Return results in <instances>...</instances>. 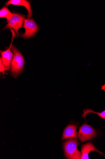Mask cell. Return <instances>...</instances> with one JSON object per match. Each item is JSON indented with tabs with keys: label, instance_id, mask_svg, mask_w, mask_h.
<instances>
[{
	"label": "cell",
	"instance_id": "obj_9",
	"mask_svg": "<svg viewBox=\"0 0 105 159\" xmlns=\"http://www.w3.org/2000/svg\"><path fill=\"white\" fill-rule=\"evenodd\" d=\"M2 60L4 67L6 70H9L11 68V63L13 56L11 52L10 46L6 51H1Z\"/></svg>",
	"mask_w": 105,
	"mask_h": 159
},
{
	"label": "cell",
	"instance_id": "obj_12",
	"mask_svg": "<svg viewBox=\"0 0 105 159\" xmlns=\"http://www.w3.org/2000/svg\"><path fill=\"white\" fill-rule=\"evenodd\" d=\"M0 67H1V69H0V71L1 73H2L3 75L4 76L5 74V71L6 70L5 67H4L2 60V57H1V60H0Z\"/></svg>",
	"mask_w": 105,
	"mask_h": 159
},
{
	"label": "cell",
	"instance_id": "obj_2",
	"mask_svg": "<svg viewBox=\"0 0 105 159\" xmlns=\"http://www.w3.org/2000/svg\"><path fill=\"white\" fill-rule=\"evenodd\" d=\"M77 138L69 139L63 143L65 157L69 159H81V153L78 150L79 144Z\"/></svg>",
	"mask_w": 105,
	"mask_h": 159
},
{
	"label": "cell",
	"instance_id": "obj_7",
	"mask_svg": "<svg viewBox=\"0 0 105 159\" xmlns=\"http://www.w3.org/2000/svg\"><path fill=\"white\" fill-rule=\"evenodd\" d=\"M78 125L74 124L68 125L64 129L61 140L71 138H77L78 134L77 131Z\"/></svg>",
	"mask_w": 105,
	"mask_h": 159
},
{
	"label": "cell",
	"instance_id": "obj_8",
	"mask_svg": "<svg viewBox=\"0 0 105 159\" xmlns=\"http://www.w3.org/2000/svg\"><path fill=\"white\" fill-rule=\"evenodd\" d=\"M81 148V159H88V154L91 151L95 152L104 155L103 154L98 150L91 142L83 144Z\"/></svg>",
	"mask_w": 105,
	"mask_h": 159
},
{
	"label": "cell",
	"instance_id": "obj_1",
	"mask_svg": "<svg viewBox=\"0 0 105 159\" xmlns=\"http://www.w3.org/2000/svg\"><path fill=\"white\" fill-rule=\"evenodd\" d=\"M13 56L11 63L10 74L16 79L20 75L24 66V58L19 50L13 45H10Z\"/></svg>",
	"mask_w": 105,
	"mask_h": 159
},
{
	"label": "cell",
	"instance_id": "obj_5",
	"mask_svg": "<svg viewBox=\"0 0 105 159\" xmlns=\"http://www.w3.org/2000/svg\"><path fill=\"white\" fill-rule=\"evenodd\" d=\"M23 27L25 29V32L22 34L21 36L25 39L33 37L39 30V27L33 19H25Z\"/></svg>",
	"mask_w": 105,
	"mask_h": 159
},
{
	"label": "cell",
	"instance_id": "obj_3",
	"mask_svg": "<svg viewBox=\"0 0 105 159\" xmlns=\"http://www.w3.org/2000/svg\"><path fill=\"white\" fill-rule=\"evenodd\" d=\"M78 138L81 142H84L95 138L97 135V132L91 126L84 124L79 128Z\"/></svg>",
	"mask_w": 105,
	"mask_h": 159
},
{
	"label": "cell",
	"instance_id": "obj_4",
	"mask_svg": "<svg viewBox=\"0 0 105 159\" xmlns=\"http://www.w3.org/2000/svg\"><path fill=\"white\" fill-rule=\"evenodd\" d=\"M25 17L20 14L13 13V15L8 22V24L4 28L3 30L7 29H13L16 32L17 37L19 36V30L24 22Z\"/></svg>",
	"mask_w": 105,
	"mask_h": 159
},
{
	"label": "cell",
	"instance_id": "obj_11",
	"mask_svg": "<svg viewBox=\"0 0 105 159\" xmlns=\"http://www.w3.org/2000/svg\"><path fill=\"white\" fill-rule=\"evenodd\" d=\"M89 113H94L97 114L99 117L105 120V110L102 112H98L95 111L91 109L87 108L83 110V114L82 116V117L84 118L86 120V115Z\"/></svg>",
	"mask_w": 105,
	"mask_h": 159
},
{
	"label": "cell",
	"instance_id": "obj_10",
	"mask_svg": "<svg viewBox=\"0 0 105 159\" xmlns=\"http://www.w3.org/2000/svg\"><path fill=\"white\" fill-rule=\"evenodd\" d=\"M13 15V13L11 12L8 8L6 7H4L0 11V17L6 18L8 22Z\"/></svg>",
	"mask_w": 105,
	"mask_h": 159
},
{
	"label": "cell",
	"instance_id": "obj_6",
	"mask_svg": "<svg viewBox=\"0 0 105 159\" xmlns=\"http://www.w3.org/2000/svg\"><path fill=\"white\" fill-rule=\"evenodd\" d=\"M10 5L22 6L24 7L28 11V14L27 16V19H30L32 18L33 12L30 2L26 0H10L6 4V6Z\"/></svg>",
	"mask_w": 105,
	"mask_h": 159
}]
</instances>
